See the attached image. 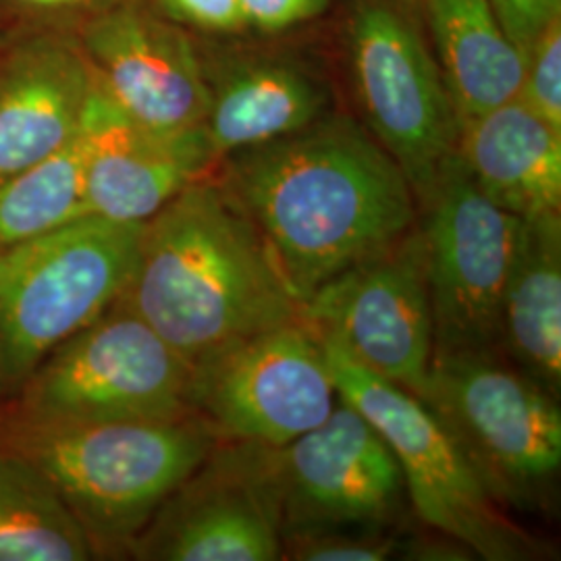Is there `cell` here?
Instances as JSON below:
<instances>
[{
  "label": "cell",
  "instance_id": "16",
  "mask_svg": "<svg viewBox=\"0 0 561 561\" xmlns=\"http://www.w3.org/2000/svg\"><path fill=\"white\" fill-rule=\"evenodd\" d=\"M94 83L80 44L55 36L23 42L0 62V181L80 131Z\"/></svg>",
  "mask_w": 561,
  "mask_h": 561
},
{
  "label": "cell",
  "instance_id": "19",
  "mask_svg": "<svg viewBox=\"0 0 561 561\" xmlns=\"http://www.w3.org/2000/svg\"><path fill=\"white\" fill-rule=\"evenodd\" d=\"M500 352L560 400L561 215L520 219L503 285Z\"/></svg>",
  "mask_w": 561,
  "mask_h": 561
},
{
  "label": "cell",
  "instance_id": "2",
  "mask_svg": "<svg viewBox=\"0 0 561 561\" xmlns=\"http://www.w3.org/2000/svg\"><path fill=\"white\" fill-rule=\"evenodd\" d=\"M121 301L194 368L238 341L300 319V301L259 227L213 175L144 222Z\"/></svg>",
  "mask_w": 561,
  "mask_h": 561
},
{
  "label": "cell",
  "instance_id": "3",
  "mask_svg": "<svg viewBox=\"0 0 561 561\" xmlns=\"http://www.w3.org/2000/svg\"><path fill=\"white\" fill-rule=\"evenodd\" d=\"M221 437L198 414L180 419L30 424L21 454L80 522L92 549H129Z\"/></svg>",
  "mask_w": 561,
  "mask_h": 561
},
{
  "label": "cell",
  "instance_id": "7",
  "mask_svg": "<svg viewBox=\"0 0 561 561\" xmlns=\"http://www.w3.org/2000/svg\"><path fill=\"white\" fill-rule=\"evenodd\" d=\"M25 382L30 424L196 414L194 366L121 300L60 343Z\"/></svg>",
  "mask_w": 561,
  "mask_h": 561
},
{
  "label": "cell",
  "instance_id": "25",
  "mask_svg": "<svg viewBox=\"0 0 561 561\" xmlns=\"http://www.w3.org/2000/svg\"><path fill=\"white\" fill-rule=\"evenodd\" d=\"M169 20L201 32L236 34L245 30L240 0H157Z\"/></svg>",
  "mask_w": 561,
  "mask_h": 561
},
{
  "label": "cell",
  "instance_id": "24",
  "mask_svg": "<svg viewBox=\"0 0 561 561\" xmlns=\"http://www.w3.org/2000/svg\"><path fill=\"white\" fill-rule=\"evenodd\" d=\"M400 549L391 530L379 533H322L280 542V560L382 561Z\"/></svg>",
  "mask_w": 561,
  "mask_h": 561
},
{
  "label": "cell",
  "instance_id": "5",
  "mask_svg": "<svg viewBox=\"0 0 561 561\" xmlns=\"http://www.w3.org/2000/svg\"><path fill=\"white\" fill-rule=\"evenodd\" d=\"M343 401L370 422L400 463L408 503L431 530L489 561L542 558L541 542L503 512L437 414L321 337Z\"/></svg>",
  "mask_w": 561,
  "mask_h": 561
},
{
  "label": "cell",
  "instance_id": "1",
  "mask_svg": "<svg viewBox=\"0 0 561 561\" xmlns=\"http://www.w3.org/2000/svg\"><path fill=\"white\" fill-rule=\"evenodd\" d=\"M217 169L300 308L419 221L400 164L360 119L335 108L294 134L222 157Z\"/></svg>",
  "mask_w": 561,
  "mask_h": 561
},
{
  "label": "cell",
  "instance_id": "14",
  "mask_svg": "<svg viewBox=\"0 0 561 561\" xmlns=\"http://www.w3.org/2000/svg\"><path fill=\"white\" fill-rule=\"evenodd\" d=\"M80 46L102 92L131 119L162 131L204 125V59L180 23L119 0L85 23Z\"/></svg>",
  "mask_w": 561,
  "mask_h": 561
},
{
  "label": "cell",
  "instance_id": "17",
  "mask_svg": "<svg viewBox=\"0 0 561 561\" xmlns=\"http://www.w3.org/2000/svg\"><path fill=\"white\" fill-rule=\"evenodd\" d=\"M206 134L219 157L294 134L331 113L321 71L294 55H245L208 67Z\"/></svg>",
  "mask_w": 561,
  "mask_h": 561
},
{
  "label": "cell",
  "instance_id": "10",
  "mask_svg": "<svg viewBox=\"0 0 561 561\" xmlns=\"http://www.w3.org/2000/svg\"><path fill=\"white\" fill-rule=\"evenodd\" d=\"M280 542L322 533H379L400 520L408 493L379 431L340 398L329 419L266 447Z\"/></svg>",
  "mask_w": 561,
  "mask_h": 561
},
{
  "label": "cell",
  "instance_id": "26",
  "mask_svg": "<svg viewBox=\"0 0 561 561\" xmlns=\"http://www.w3.org/2000/svg\"><path fill=\"white\" fill-rule=\"evenodd\" d=\"M503 30L526 57L542 30L561 18V0H491Z\"/></svg>",
  "mask_w": 561,
  "mask_h": 561
},
{
  "label": "cell",
  "instance_id": "11",
  "mask_svg": "<svg viewBox=\"0 0 561 561\" xmlns=\"http://www.w3.org/2000/svg\"><path fill=\"white\" fill-rule=\"evenodd\" d=\"M340 401L321 335L283 322L194 368V408L225 442L280 447L317 428Z\"/></svg>",
  "mask_w": 561,
  "mask_h": 561
},
{
  "label": "cell",
  "instance_id": "21",
  "mask_svg": "<svg viewBox=\"0 0 561 561\" xmlns=\"http://www.w3.org/2000/svg\"><path fill=\"white\" fill-rule=\"evenodd\" d=\"M92 542L46 474L0 454V561L92 560Z\"/></svg>",
  "mask_w": 561,
  "mask_h": 561
},
{
  "label": "cell",
  "instance_id": "27",
  "mask_svg": "<svg viewBox=\"0 0 561 561\" xmlns=\"http://www.w3.org/2000/svg\"><path fill=\"white\" fill-rule=\"evenodd\" d=\"M329 0H240L245 30L277 34L301 23L317 20L327 11Z\"/></svg>",
  "mask_w": 561,
  "mask_h": 561
},
{
  "label": "cell",
  "instance_id": "15",
  "mask_svg": "<svg viewBox=\"0 0 561 561\" xmlns=\"http://www.w3.org/2000/svg\"><path fill=\"white\" fill-rule=\"evenodd\" d=\"M90 215L146 222L194 181L210 178L219 157L206 127L162 131L125 115L94 83L80 127Z\"/></svg>",
  "mask_w": 561,
  "mask_h": 561
},
{
  "label": "cell",
  "instance_id": "4",
  "mask_svg": "<svg viewBox=\"0 0 561 561\" xmlns=\"http://www.w3.org/2000/svg\"><path fill=\"white\" fill-rule=\"evenodd\" d=\"M144 222L85 215L0 250V385H20L121 300Z\"/></svg>",
  "mask_w": 561,
  "mask_h": 561
},
{
  "label": "cell",
  "instance_id": "13",
  "mask_svg": "<svg viewBox=\"0 0 561 561\" xmlns=\"http://www.w3.org/2000/svg\"><path fill=\"white\" fill-rule=\"evenodd\" d=\"M129 551L140 560H280L279 510L266 447L221 439L162 503Z\"/></svg>",
  "mask_w": 561,
  "mask_h": 561
},
{
  "label": "cell",
  "instance_id": "9",
  "mask_svg": "<svg viewBox=\"0 0 561 561\" xmlns=\"http://www.w3.org/2000/svg\"><path fill=\"white\" fill-rule=\"evenodd\" d=\"M347 57L362 123L400 164L416 201L456 152L460 121L435 55L391 0H360Z\"/></svg>",
  "mask_w": 561,
  "mask_h": 561
},
{
  "label": "cell",
  "instance_id": "23",
  "mask_svg": "<svg viewBox=\"0 0 561 561\" xmlns=\"http://www.w3.org/2000/svg\"><path fill=\"white\" fill-rule=\"evenodd\" d=\"M518 99L561 131V18L551 21L528 48Z\"/></svg>",
  "mask_w": 561,
  "mask_h": 561
},
{
  "label": "cell",
  "instance_id": "18",
  "mask_svg": "<svg viewBox=\"0 0 561 561\" xmlns=\"http://www.w3.org/2000/svg\"><path fill=\"white\" fill-rule=\"evenodd\" d=\"M456 152L482 194L505 213H561V131L520 99L460 125Z\"/></svg>",
  "mask_w": 561,
  "mask_h": 561
},
{
  "label": "cell",
  "instance_id": "12",
  "mask_svg": "<svg viewBox=\"0 0 561 561\" xmlns=\"http://www.w3.org/2000/svg\"><path fill=\"white\" fill-rule=\"evenodd\" d=\"M300 317L368 370L422 398L435 341L419 221L324 283L301 304Z\"/></svg>",
  "mask_w": 561,
  "mask_h": 561
},
{
  "label": "cell",
  "instance_id": "20",
  "mask_svg": "<svg viewBox=\"0 0 561 561\" xmlns=\"http://www.w3.org/2000/svg\"><path fill=\"white\" fill-rule=\"evenodd\" d=\"M458 121L520 96L526 57L503 30L491 0H422Z\"/></svg>",
  "mask_w": 561,
  "mask_h": 561
},
{
  "label": "cell",
  "instance_id": "6",
  "mask_svg": "<svg viewBox=\"0 0 561 561\" xmlns=\"http://www.w3.org/2000/svg\"><path fill=\"white\" fill-rule=\"evenodd\" d=\"M502 505H537L561 466L558 400L502 352L433 354L421 398Z\"/></svg>",
  "mask_w": 561,
  "mask_h": 561
},
{
  "label": "cell",
  "instance_id": "28",
  "mask_svg": "<svg viewBox=\"0 0 561 561\" xmlns=\"http://www.w3.org/2000/svg\"><path fill=\"white\" fill-rule=\"evenodd\" d=\"M25 7H36V9H62V7H73L81 4L83 0H15Z\"/></svg>",
  "mask_w": 561,
  "mask_h": 561
},
{
  "label": "cell",
  "instance_id": "8",
  "mask_svg": "<svg viewBox=\"0 0 561 561\" xmlns=\"http://www.w3.org/2000/svg\"><path fill=\"white\" fill-rule=\"evenodd\" d=\"M433 354L500 352V312L520 217L489 201L454 152L416 201Z\"/></svg>",
  "mask_w": 561,
  "mask_h": 561
},
{
  "label": "cell",
  "instance_id": "22",
  "mask_svg": "<svg viewBox=\"0 0 561 561\" xmlns=\"http://www.w3.org/2000/svg\"><path fill=\"white\" fill-rule=\"evenodd\" d=\"M85 215V150L78 131L57 152L0 181V250Z\"/></svg>",
  "mask_w": 561,
  "mask_h": 561
}]
</instances>
